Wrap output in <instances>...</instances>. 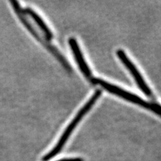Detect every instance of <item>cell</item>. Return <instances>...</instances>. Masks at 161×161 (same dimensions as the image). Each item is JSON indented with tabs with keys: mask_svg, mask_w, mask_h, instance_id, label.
<instances>
[{
	"mask_svg": "<svg viewBox=\"0 0 161 161\" xmlns=\"http://www.w3.org/2000/svg\"><path fill=\"white\" fill-rule=\"evenodd\" d=\"M116 53L118 58L121 60V62L124 64V66L127 68L131 75H132V77L135 79L138 86L142 90V92L148 97L152 96V92H151L150 89L148 87V85L145 82L142 75H141L140 73L138 71V69L136 67L134 63L127 57V55L125 54L124 50H117Z\"/></svg>",
	"mask_w": 161,
	"mask_h": 161,
	"instance_id": "cell-3",
	"label": "cell"
},
{
	"mask_svg": "<svg viewBox=\"0 0 161 161\" xmlns=\"http://www.w3.org/2000/svg\"><path fill=\"white\" fill-rule=\"evenodd\" d=\"M69 44L70 48H71L73 54L80 70H81V72L83 73L85 77L91 80V81H92V80L93 79L92 73L91 72L87 63L85 62L84 57L82 54L81 50H80L79 47L77 40L75 39L74 38H70L69 40Z\"/></svg>",
	"mask_w": 161,
	"mask_h": 161,
	"instance_id": "cell-5",
	"label": "cell"
},
{
	"mask_svg": "<svg viewBox=\"0 0 161 161\" xmlns=\"http://www.w3.org/2000/svg\"><path fill=\"white\" fill-rule=\"evenodd\" d=\"M10 3H11V4H12V7H13V8H14V9L15 12H16V14L18 15V16L19 19L20 20H21V22L24 24V25L25 26H26V28L28 29L29 31H30V32H31V34H32L34 35V37L36 38L38 40V41H40V42H41V43L44 45V47H47L48 49H49V50H50V51H51L53 53H54V54H55V56H56L57 58H58L60 59V62H61L63 64H64V65H65V67L68 68L67 63L66 62H65V60L63 58V57H61V55H60V54L58 53L57 50L56 49H54V48L51 46V45H49L48 43H46V42H44V40H42V39H41V37L40 36V35L36 32V30H35L32 28V25L28 22L27 18H26V17H25V16H24V12L23 11V9H21V8H20L18 2H16V1H11V2H10Z\"/></svg>",
	"mask_w": 161,
	"mask_h": 161,
	"instance_id": "cell-4",
	"label": "cell"
},
{
	"mask_svg": "<svg viewBox=\"0 0 161 161\" xmlns=\"http://www.w3.org/2000/svg\"><path fill=\"white\" fill-rule=\"evenodd\" d=\"M92 82L94 84H98L101 85L103 89L107 90L111 93H113L114 95H116L118 96H119L125 100L129 101L130 102H132L134 103L138 104L140 106L143 107L144 108H146L147 109L151 110L154 112V113L160 115H161V105H158L157 103H148L146 101L141 99L137 95L131 93L130 92H126L125 90H124L121 89L117 86H115L114 85L110 84L105 80L100 79H96L93 78L92 80Z\"/></svg>",
	"mask_w": 161,
	"mask_h": 161,
	"instance_id": "cell-2",
	"label": "cell"
},
{
	"mask_svg": "<svg viewBox=\"0 0 161 161\" xmlns=\"http://www.w3.org/2000/svg\"><path fill=\"white\" fill-rule=\"evenodd\" d=\"M102 95V91L100 89L97 90L96 92L94 93V94L92 95V97H91L86 104L84 105V106L82 108V109L79 110V112L77 114L76 116L74 118V119L72 120V122L70 123V124L68 125L67 128L65 130L63 134H62L61 137L60 138L58 142L57 143L55 147L53 148L50 152L47 153L44 157L42 158V161H48L53 157H54L57 154H58L60 151H61L62 148L66 144L67 141L68 140L70 136L71 135L72 132L75 128L77 127V125L79 123L80 120L82 119L83 117L86 114L90 109L93 107V105L95 104V103L97 102V100L99 98V97Z\"/></svg>",
	"mask_w": 161,
	"mask_h": 161,
	"instance_id": "cell-1",
	"label": "cell"
},
{
	"mask_svg": "<svg viewBox=\"0 0 161 161\" xmlns=\"http://www.w3.org/2000/svg\"><path fill=\"white\" fill-rule=\"evenodd\" d=\"M57 161H84L81 158H63Z\"/></svg>",
	"mask_w": 161,
	"mask_h": 161,
	"instance_id": "cell-7",
	"label": "cell"
},
{
	"mask_svg": "<svg viewBox=\"0 0 161 161\" xmlns=\"http://www.w3.org/2000/svg\"><path fill=\"white\" fill-rule=\"evenodd\" d=\"M24 11L26 14H28L29 16H31L32 18V19L35 21V22L38 24V26H39L40 30H41L43 32V33L44 34L47 39L48 40H51L53 38V35L51 31H50V30L49 29V28L47 26V24H45L44 22L42 19V18H40L38 15L31 8H28L26 9H25Z\"/></svg>",
	"mask_w": 161,
	"mask_h": 161,
	"instance_id": "cell-6",
	"label": "cell"
}]
</instances>
